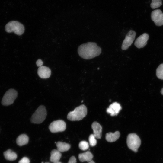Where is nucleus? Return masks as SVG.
I'll list each match as a JSON object with an SVG mask.
<instances>
[{"mask_svg": "<svg viewBox=\"0 0 163 163\" xmlns=\"http://www.w3.org/2000/svg\"><path fill=\"white\" fill-rule=\"evenodd\" d=\"M49 129L52 133L62 132L66 128L65 122L62 120H58L52 122L49 125Z\"/></svg>", "mask_w": 163, "mask_h": 163, "instance_id": "7", "label": "nucleus"}, {"mask_svg": "<svg viewBox=\"0 0 163 163\" xmlns=\"http://www.w3.org/2000/svg\"><path fill=\"white\" fill-rule=\"evenodd\" d=\"M152 1L150 6L152 9L157 8L162 5V0H152Z\"/></svg>", "mask_w": 163, "mask_h": 163, "instance_id": "21", "label": "nucleus"}, {"mask_svg": "<svg viewBox=\"0 0 163 163\" xmlns=\"http://www.w3.org/2000/svg\"><path fill=\"white\" fill-rule=\"evenodd\" d=\"M79 147L82 150L85 151L88 149L89 145L87 142L82 141L79 143Z\"/></svg>", "mask_w": 163, "mask_h": 163, "instance_id": "22", "label": "nucleus"}, {"mask_svg": "<svg viewBox=\"0 0 163 163\" xmlns=\"http://www.w3.org/2000/svg\"><path fill=\"white\" fill-rule=\"evenodd\" d=\"M6 31L8 33L14 32L17 35H21L25 30L24 27L21 23L17 21H11L9 22L5 26Z\"/></svg>", "mask_w": 163, "mask_h": 163, "instance_id": "4", "label": "nucleus"}, {"mask_svg": "<svg viewBox=\"0 0 163 163\" xmlns=\"http://www.w3.org/2000/svg\"><path fill=\"white\" fill-rule=\"evenodd\" d=\"M149 38L148 34L146 33H143L136 39L134 45L138 48H143L147 44Z\"/></svg>", "mask_w": 163, "mask_h": 163, "instance_id": "10", "label": "nucleus"}, {"mask_svg": "<svg viewBox=\"0 0 163 163\" xmlns=\"http://www.w3.org/2000/svg\"><path fill=\"white\" fill-rule=\"evenodd\" d=\"M78 157L80 161L82 162H89L92 160L93 156L90 151H88L83 153L79 154Z\"/></svg>", "mask_w": 163, "mask_h": 163, "instance_id": "14", "label": "nucleus"}, {"mask_svg": "<svg viewBox=\"0 0 163 163\" xmlns=\"http://www.w3.org/2000/svg\"><path fill=\"white\" fill-rule=\"evenodd\" d=\"M57 150L60 152H64L67 151L70 148V145L68 143L61 142H58L56 144Z\"/></svg>", "mask_w": 163, "mask_h": 163, "instance_id": "18", "label": "nucleus"}, {"mask_svg": "<svg viewBox=\"0 0 163 163\" xmlns=\"http://www.w3.org/2000/svg\"><path fill=\"white\" fill-rule=\"evenodd\" d=\"M88 163H95L93 161L91 160V161L88 162Z\"/></svg>", "mask_w": 163, "mask_h": 163, "instance_id": "27", "label": "nucleus"}, {"mask_svg": "<svg viewBox=\"0 0 163 163\" xmlns=\"http://www.w3.org/2000/svg\"><path fill=\"white\" fill-rule=\"evenodd\" d=\"M29 141V138L26 134H22L19 135L16 139V143L19 146H22L27 144Z\"/></svg>", "mask_w": 163, "mask_h": 163, "instance_id": "17", "label": "nucleus"}, {"mask_svg": "<svg viewBox=\"0 0 163 163\" xmlns=\"http://www.w3.org/2000/svg\"><path fill=\"white\" fill-rule=\"evenodd\" d=\"M46 115L47 112L45 107L43 105H40L31 116V122L33 123H41L45 120Z\"/></svg>", "mask_w": 163, "mask_h": 163, "instance_id": "3", "label": "nucleus"}, {"mask_svg": "<svg viewBox=\"0 0 163 163\" xmlns=\"http://www.w3.org/2000/svg\"><path fill=\"white\" fill-rule=\"evenodd\" d=\"M36 64L37 66L40 67L42 66L43 62L41 59H38L36 61Z\"/></svg>", "mask_w": 163, "mask_h": 163, "instance_id": "26", "label": "nucleus"}, {"mask_svg": "<svg viewBox=\"0 0 163 163\" xmlns=\"http://www.w3.org/2000/svg\"><path fill=\"white\" fill-rule=\"evenodd\" d=\"M96 138L93 134L89 136L88 139L89 144L91 146H94L96 145L97 142Z\"/></svg>", "mask_w": 163, "mask_h": 163, "instance_id": "23", "label": "nucleus"}, {"mask_svg": "<svg viewBox=\"0 0 163 163\" xmlns=\"http://www.w3.org/2000/svg\"><path fill=\"white\" fill-rule=\"evenodd\" d=\"M120 136V134L118 131H116L113 133L111 132L108 133L106 135V139L108 142H114L119 139Z\"/></svg>", "mask_w": 163, "mask_h": 163, "instance_id": "15", "label": "nucleus"}, {"mask_svg": "<svg viewBox=\"0 0 163 163\" xmlns=\"http://www.w3.org/2000/svg\"><path fill=\"white\" fill-rule=\"evenodd\" d=\"M87 110L83 104L76 107L73 111L69 113L67 119L70 121H79L82 120L87 114Z\"/></svg>", "mask_w": 163, "mask_h": 163, "instance_id": "2", "label": "nucleus"}, {"mask_svg": "<svg viewBox=\"0 0 163 163\" xmlns=\"http://www.w3.org/2000/svg\"><path fill=\"white\" fill-rule=\"evenodd\" d=\"M78 52L82 58L89 59L100 55L101 52V49L96 43L88 42L80 45L78 49Z\"/></svg>", "mask_w": 163, "mask_h": 163, "instance_id": "1", "label": "nucleus"}, {"mask_svg": "<svg viewBox=\"0 0 163 163\" xmlns=\"http://www.w3.org/2000/svg\"><path fill=\"white\" fill-rule=\"evenodd\" d=\"M126 143L128 148L136 152H138V149L140 145L141 141L136 134L131 133L128 135Z\"/></svg>", "mask_w": 163, "mask_h": 163, "instance_id": "5", "label": "nucleus"}, {"mask_svg": "<svg viewBox=\"0 0 163 163\" xmlns=\"http://www.w3.org/2000/svg\"><path fill=\"white\" fill-rule=\"evenodd\" d=\"M161 92L162 94L163 95V88L161 90Z\"/></svg>", "mask_w": 163, "mask_h": 163, "instance_id": "28", "label": "nucleus"}, {"mask_svg": "<svg viewBox=\"0 0 163 163\" xmlns=\"http://www.w3.org/2000/svg\"><path fill=\"white\" fill-rule=\"evenodd\" d=\"M50 160L53 163L59 161L62 156L60 152L56 149L52 150L50 152Z\"/></svg>", "mask_w": 163, "mask_h": 163, "instance_id": "16", "label": "nucleus"}, {"mask_svg": "<svg viewBox=\"0 0 163 163\" xmlns=\"http://www.w3.org/2000/svg\"><path fill=\"white\" fill-rule=\"evenodd\" d=\"M30 160L29 158L26 157L23 158L18 162V163H29Z\"/></svg>", "mask_w": 163, "mask_h": 163, "instance_id": "24", "label": "nucleus"}, {"mask_svg": "<svg viewBox=\"0 0 163 163\" xmlns=\"http://www.w3.org/2000/svg\"><path fill=\"white\" fill-rule=\"evenodd\" d=\"M122 109L120 104L115 102L113 103L107 109V112L112 116L117 115Z\"/></svg>", "mask_w": 163, "mask_h": 163, "instance_id": "11", "label": "nucleus"}, {"mask_svg": "<svg viewBox=\"0 0 163 163\" xmlns=\"http://www.w3.org/2000/svg\"><path fill=\"white\" fill-rule=\"evenodd\" d=\"M136 34V32L133 30H131L128 32L122 45L121 49L123 50H127L132 45L135 39Z\"/></svg>", "mask_w": 163, "mask_h": 163, "instance_id": "8", "label": "nucleus"}, {"mask_svg": "<svg viewBox=\"0 0 163 163\" xmlns=\"http://www.w3.org/2000/svg\"><path fill=\"white\" fill-rule=\"evenodd\" d=\"M151 18L156 25L160 26L163 25V13L160 9L153 11L151 14Z\"/></svg>", "mask_w": 163, "mask_h": 163, "instance_id": "9", "label": "nucleus"}, {"mask_svg": "<svg viewBox=\"0 0 163 163\" xmlns=\"http://www.w3.org/2000/svg\"><path fill=\"white\" fill-rule=\"evenodd\" d=\"M18 96L16 91L13 89L8 90L4 95L2 101V104L4 106H8L13 104Z\"/></svg>", "mask_w": 163, "mask_h": 163, "instance_id": "6", "label": "nucleus"}, {"mask_svg": "<svg viewBox=\"0 0 163 163\" xmlns=\"http://www.w3.org/2000/svg\"><path fill=\"white\" fill-rule=\"evenodd\" d=\"M93 130V134L97 139H100L101 137L102 127L101 125L97 122H94L91 125Z\"/></svg>", "mask_w": 163, "mask_h": 163, "instance_id": "13", "label": "nucleus"}, {"mask_svg": "<svg viewBox=\"0 0 163 163\" xmlns=\"http://www.w3.org/2000/svg\"><path fill=\"white\" fill-rule=\"evenodd\" d=\"M68 163H76L75 157L74 156L71 157L69 159Z\"/></svg>", "mask_w": 163, "mask_h": 163, "instance_id": "25", "label": "nucleus"}, {"mask_svg": "<svg viewBox=\"0 0 163 163\" xmlns=\"http://www.w3.org/2000/svg\"><path fill=\"white\" fill-rule=\"evenodd\" d=\"M37 74L40 78L46 79L50 77L51 74V71L49 68L42 66L38 68L37 70Z\"/></svg>", "mask_w": 163, "mask_h": 163, "instance_id": "12", "label": "nucleus"}, {"mask_svg": "<svg viewBox=\"0 0 163 163\" xmlns=\"http://www.w3.org/2000/svg\"><path fill=\"white\" fill-rule=\"evenodd\" d=\"M4 155L6 159L11 161L16 159L17 157L16 154L10 149H8L5 152Z\"/></svg>", "mask_w": 163, "mask_h": 163, "instance_id": "19", "label": "nucleus"}, {"mask_svg": "<svg viewBox=\"0 0 163 163\" xmlns=\"http://www.w3.org/2000/svg\"><path fill=\"white\" fill-rule=\"evenodd\" d=\"M53 163H62L59 161H58L56 162Z\"/></svg>", "mask_w": 163, "mask_h": 163, "instance_id": "29", "label": "nucleus"}, {"mask_svg": "<svg viewBox=\"0 0 163 163\" xmlns=\"http://www.w3.org/2000/svg\"><path fill=\"white\" fill-rule=\"evenodd\" d=\"M156 75L158 78L163 80V63L160 65L157 69Z\"/></svg>", "mask_w": 163, "mask_h": 163, "instance_id": "20", "label": "nucleus"}]
</instances>
